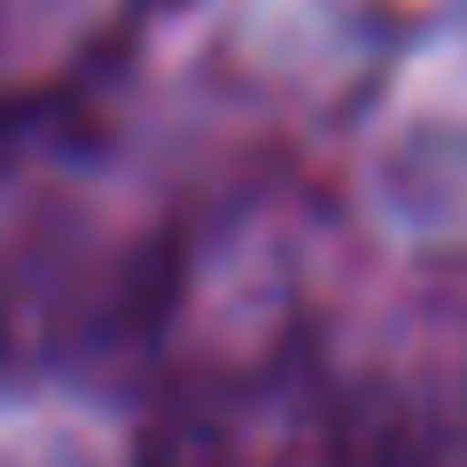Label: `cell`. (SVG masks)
Wrapping results in <instances>:
<instances>
[]
</instances>
